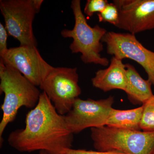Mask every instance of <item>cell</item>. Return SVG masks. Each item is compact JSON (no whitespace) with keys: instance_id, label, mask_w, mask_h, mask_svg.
<instances>
[{"instance_id":"18","label":"cell","mask_w":154,"mask_h":154,"mask_svg":"<svg viewBox=\"0 0 154 154\" xmlns=\"http://www.w3.org/2000/svg\"><path fill=\"white\" fill-rule=\"evenodd\" d=\"M59 154H125L116 152H101L99 151L86 150L85 149H74L72 148L63 150Z\"/></svg>"},{"instance_id":"13","label":"cell","mask_w":154,"mask_h":154,"mask_svg":"<svg viewBox=\"0 0 154 154\" xmlns=\"http://www.w3.org/2000/svg\"><path fill=\"white\" fill-rule=\"evenodd\" d=\"M142 113V106L130 110H117L113 108L110 111L106 126L140 131Z\"/></svg>"},{"instance_id":"14","label":"cell","mask_w":154,"mask_h":154,"mask_svg":"<svg viewBox=\"0 0 154 154\" xmlns=\"http://www.w3.org/2000/svg\"><path fill=\"white\" fill-rule=\"evenodd\" d=\"M143 113L140 129L147 132L154 131V95L142 105Z\"/></svg>"},{"instance_id":"17","label":"cell","mask_w":154,"mask_h":154,"mask_svg":"<svg viewBox=\"0 0 154 154\" xmlns=\"http://www.w3.org/2000/svg\"><path fill=\"white\" fill-rule=\"evenodd\" d=\"M8 31L5 26L0 23V57H3L5 54L8 48L7 47V39L8 36Z\"/></svg>"},{"instance_id":"3","label":"cell","mask_w":154,"mask_h":154,"mask_svg":"<svg viewBox=\"0 0 154 154\" xmlns=\"http://www.w3.org/2000/svg\"><path fill=\"white\" fill-rule=\"evenodd\" d=\"M71 7L74 16V26L72 30L63 29L61 34L64 38H72L69 46L72 53H81V59L85 63L107 66L109 60L100 54L103 50L102 38L107 30L98 25L92 27L88 25L80 0L72 1Z\"/></svg>"},{"instance_id":"9","label":"cell","mask_w":154,"mask_h":154,"mask_svg":"<svg viewBox=\"0 0 154 154\" xmlns=\"http://www.w3.org/2000/svg\"><path fill=\"white\" fill-rule=\"evenodd\" d=\"M1 59L17 69L36 87H40L54 67L44 60L36 46L20 45L9 48Z\"/></svg>"},{"instance_id":"2","label":"cell","mask_w":154,"mask_h":154,"mask_svg":"<svg viewBox=\"0 0 154 154\" xmlns=\"http://www.w3.org/2000/svg\"><path fill=\"white\" fill-rule=\"evenodd\" d=\"M0 91L5 94L1 106L3 116L0 123V142L8 125L16 118L22 107L33 109L39 99L40 91L17 69L0 60Z\"/></svg>"},{"instance_id":"5","label":"cell","mask_w":154,"mask_h":154,"mask_svg":"<svg viewBox=\"0 0 154 154\" xmlns=\"http://www.w3.org/2000/svg\"><path fill=\"white\" fill-rule=\"evenodd\" d=\"M42 0H1L0 10L8 34L22 46H36L33 23Z\"/></svg>"},{"instance_id":"12","label":"cell","mask_w":154,"mask_h":154,"mask_svg":"<svg viewBox=\"0 0 154 154\" xmlns=\"http://www.w3.org/2000/svg\"><path fill=\"white\" fill-rule=\"evenodd\" d=\"M125 67L127 83L125 92L134 105H143L153 95L152 84L149 80L143 79L132 65L125 64Z\"/></svg>"},{"instance_id":"10","label":"cell","mask_w":154,"mask_h":154,"mask_svg":"<svg viewBox=\"0 0 154 154\" xmlns=\"http://www.w3.org/2000/svg\"><path fill=\"white\" fill-rule=\"evenodd\" d=\"M119 12L115 27L134 34L154 29V0H113Z\"/></svg>"},{"instance_id":"8","label":"cell","mask_w":154,"mask_h":154,"mask_svg":"<svg viewBox=\"0 0 154 154\" xmlns=\"http://www.w3.org/2000/svg\"><path fill=\"white\" fill-rule=\"evenodd\" d=\"M107 45V52L119 59L132 60L140 65L146 73L148 80L154 85V52L148 49L129 33L107 32L102 39Z\"/></svg>"},{"instance_id":"16","label":"cell","mask_w":154,"mask_h":154,"mask_svg":"<svg viewBox=\"0 0 154 154\" xmlns=\"http://www.w3.org/2000/svg\"><path fill=\"white\" fill-rule=\"evenodd\" d=\"M107 0H88L84 13L89 17H92L95 13L102 12L108 4Z\"/></svg>"},{"instance_id":"1","label":"cell","mask_w":154,"mask_h":154,"mask_svg":"<svg viewBox=\"0 0 154 154\" xmlns=\"http://www.w3.org/2000/svg\"><path fill=\"white\" fill-rule=\"evenodd\" d=\"M8 141L19 152L45 151L59 154L64 149L72 148L73 134L68 128L64 116L58 113L42 92L36 107L26 115L25 128L12 131Z\"/></svg>"},{"instance_id":"20","label":"cell","mask_w":154,"mask_h":154,"mask_svg":"<svg viewBox=\"0 0 154 154\" xmlns=\"http://www.w3.org/2000/svg\"><path fill=\"white\" fill-rule=\"evenodd\" d=\"M152 154H154V149L153 151L152 152Z\"/></svg>"},{"instance_id":"7","label":"cell","mask_w":154,"mask_h":154,"mask_svg":"<svg viewBox=\"0 0 154 154\" xmlns=\"http://www.w3.org/2000/svg\"><path fill=\"white\" fill-rule=\"evenodd\" d=\"M114 101L112 96L99 100L78 98L71 110L63 115L68 128L74 134L88 128L106 126Z\"/></svg>"},{"instance_id":"4","label":"cell","mask_w":154,"mask_h":154,"mask_svg":"<svg viewBox=\"0 0 154 154\" xmlns=\"http://www.w3.org/2000/svg\"><path fill=\"white\" fill-rule=\"evenodd\" d=\"M94 148L125 154H152L154 131H137L104 126L91 128Z\"/></svg>"},{"instance_id":"15","label":"cell","mask_w":154,"mask_h":154,"mask_svg":"<svg viewBox=\"0 0 154 154\" xmlns=\"http://www.w3.org/2000/svg\"><path fill=\"white\" fill-rule=\"evenodd\" d=\"M100 22H108L115 26L118 22L119 12L116 6L112 3H108L105 8L98 14Z\"/></svg>"},{"instance_id":"19","label":"cell","mask_w":154,"mask_h":154,"mask_svg":"<svg viewBox=\"0 0 154 154\" xmlns=\"http://www.w3.org/2000/svg\"><path fill=\"white\" fill-rule=\"evenodd\" d=\"M39 154H49L47 152L45 151H40V153Z\"/></svg>"},{"instance_id":"11","label":"cell","mask_w":154,"mask_h":154,"mask_svg":"<svg viewBox=\"0 0 154 154\" xmlns=\"http://www.w3.org/2000/svg\"><path fill=\"white\" fill-rule=\"evenodd\" d=\"M91 82L94 87L104 92L114 89L125 91L127 83L125 64L113 56L109 66L97 71Z\"/></svg>"},{"instance_id":"6","label":"cell","mask_w":154,"mask_h":154,"mask_svg":"<svg viewBox=\"0 0 154 154\" xmlns=\"http://www.w3.org/2000/svg\"><path fill=\"white\" fill-rule=\"evenodd\" d=\"M79 79L77 68L54 67L39 87L60 115L68 113L81 95Z\"/></svg>"}]
</instances>
